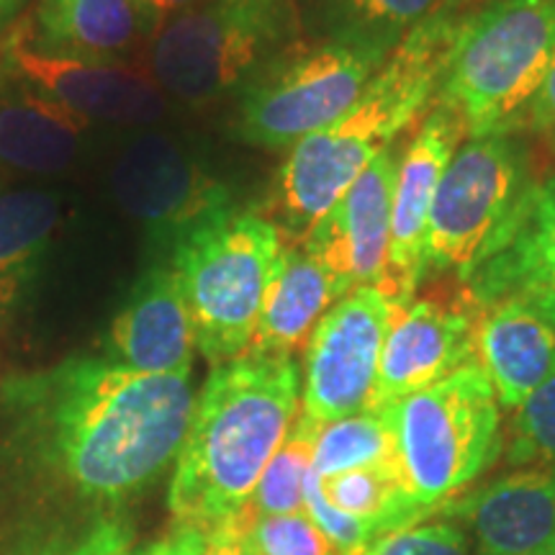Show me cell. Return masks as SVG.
I'll use <instances>...</instances> for the list:
<instances>
[{
	"instance_id": "6da1fadb",
	"label": "cell",
	"mask_w": 555,
	"mask_h": 555,
	"mask_svg": "<svg viewBox=\"0 0 555 555\" xmlns=\"http://www.w3.org/2000/svg\"><path fill=\"white\" fill-rule=\"evenodd\" d=\"M0 404L18 468L80 504L119 506L176 463L196 393L191 373L152 376L73 356L11 376Z\"/></svg>"
},
{
	"instance_id": "7a4b0ae2",
	"label": "cell",
	"mask_w": 555,
	"mask_h": 555,
	"mask_svg": "<svg viewBox=\"0 0 555 555\" xmlns=\"http://www.w3.org/2000/svg\"><path fill=\"white\" fill-rule=\"evenodd\" d=\"M301 412L294 358L245 356L214 365L193 404L168 504L176 525L208 535L249 504Z\"/></svg>"
},
{
	"instance_id": "3957f363",
	"label": "cell",
	"mask_w": 555,
	"mask_h": 555,
	"mask_svg": "<svg viewBox=\"0 0 555 555\" xmlns=\"http://www.w3.org/2000/svg\"><path fill=\"white\" fill-rule=\"evenodd\" d=\"M461 13L440 11L388 54L360 101L288 150L273 180V221L304 240L376 157L427 114L440 88Z\"/></svg>"
},
{
	"instance_id": "277c9868",
	"label": "cell",
	"mask_w": 555,
	"mask_h": 555,
	"mask_svg": "<svg viewBox=\"0 0 555 555\" xmlns=\"http://www.w3.org/2000/svg\"><path fill=\"white\" fill-rule=\"evenodd\" d=\"M283 234L273 219L234 201L214 208L170 249L196 350L221 365L245 356L273 286Z\"/></svg>"
},
{
	"instance_id": "5b68a950",
	"label": "cell",
	"mask_w": 555,
	"mask_h": 555,
	"mask_svg": "<svg viewBox=\"0 0 555 555\" xmlns=\"http://www.w3.org/2000/svg\"><path fill=\"white\" fill-rule=\"evenodd\" d=\"M555 50V0H489L457 21L435 106L466 137L519 131Z\"/></svg>"
},
{
	"instance_id": "8992f818",
	"label": "cell",
	"mask_w": 555,
	"mask_h": 555,
	"mask_svg": "<svg viewBox=\"0 0 555 555\" xmlns=\"http://www.w3.org/2000/svg\"><path fill=\"white\" fill-rule=\"evenodd\" d=\"M298 41V0H201L152 34L147 73L170 103L204 108L245 88Z\"/></svg>"
},
{
	"instance_id": "52a82bcc",
	"label": "cell",
	"mask_w": 555,
	"mask_h": 555,
	"mask_svg": "<svg viewBox=\"0 0 555 555\" xmlns=\"http://www.w3.org/2000/svg\"><path fill=\"white\" fill-rule=\"evenodd\" d=\"M397 468L409 496L440 515L504 450L502 406L478 363L388 404Z\"/></svg>"
},
{
	"instance_id": "ba28073f",
	"label": "cell",
	"mask_w": 555,
	"mask_h": 555,
	"mask_svg": "<svg viewBox=\"0 0 555 555\" xmlns=\"http://www.w3.org/2000/svg\"><path fill=\"white\" fill-rule=\"evenodd\" d=\"M386 60L347 41H298L240 90L234 137L249 147L291 150L356 106Z\"/></svg>"
},
{
	"instance_id": "9c48e42d",
	"label": "cell",
	"mask_w": 555,
	"mask_h": 555,
	"mask_svg": "<svg viewBox=\"0 0 555 555\" xmlns=\"http://www.w3.org/2000/svg\"><path fill=\"white\" fill-rule=\"evenodd\" d=\"M532 178L519 131L463 139L429 211L425 281L455 275L463 283Z\"/></svg>"
},
{
	"instance_id": "30bf717a",
	"label": "cell",
	"mask_w": 555,
	"mask_h": 555,
	"mask_svg": "<svg viewBox=\"0 0 555 555\" xmlns=\"http://www.w3.org/2000/svg\"><path fill=\"white\" fill-rule=\"evenodd\" d=\"M0 69L88 124L150 127L170 111L147 67L47 50L29 18L13 24L0 41Z\"/></svg>"
},
{
	"instance_id": "8fae6325",
	"label": "cell",
	"mask_w": 555,
	"mask_h": 555,
	"mask_svg": "<svg viewBox=\"0 0 555 555\" xmlns=\"http://www.w3.org/2000/svg\"><path fill=\"white\" fill-rule=\"evenodd\" d=\"M393 309L378 286H360L322 317L304 352V414L330 425L371 409Z\"/></svg>"
},
{
	"instance_id": "7c38bea8",
	"label": "cell",
	"mask_w": 555,
	"mask_h": 555,
	"mask_svg": "<svg viewBox=\"0 0 555 555\" xmlns=\"http://www.w3.org/2000/svg\"><path fill=\"white\" fill-rule=\"evenodd\" d=\"M111 191L152 245L172 249L183 232L232 201L206 163L168 134H142L111 165Z\"/></svg>"
},
{
	"instance_id": "4fadbf2b",
	"label": "cell",
	"mask_w": 555,
	"mask_h": 555,
	"mask_svg": "<svg viewBox=\"0 0 555 555\" xmlns=\"http://www.w3.org/2000/svg\"><path fill=\"white\" fill-rule=\"evenodd\" d=\"M476 327L478 307L466 291L457 296H414L393 309L371 409L397 404L463 365L478 363Z\"/></svg>"
},
{
	"instance_id": "5bb4252c",
	"label": "cell",
	"mask_w": 555,
	"mask_h": 555,
	"mask_svg": "<svg viewBox=\"0 0 555 555\" xmlns=\"http://www.w3.org/2000/svg\"><path fill=\"white\" fill-rule=\"evenodd\" d=\"M461 286L476 307L519 298L555 327V170L527 183Z\"/></svg>"
},
{
	"instance_id": "9a60e30c",
	"label": "cell",
	"mask_w": 555,
	"mask_h": 555,
	"mask_svg": "<svg viewBox=\"0 0 555 555\" xmlns=\"http://www.w3.org/2000/svg\"><path fill=\"white\" fill-rule=\"evenodd\" d=\"M466 139L461 121L448 108L427 111L422 127L399 155L393 185L391 240L378 288L393 307L409 304L425 281V240L429 211L455 150Z\"/></svg>"
},
{
	"instance_id": "2e32d148",
	"label": "cell",
	"mask_w": 555,
	"mask_h": 555,
	"mask_svg": "<svg viewBox=\"0 0 555 555\" xmlns=\"http://www.w3.org/2000/svg\"><path fill=\"white\" fill-rule=\"evenodd\" d=\"M399 155V144H393L373 159L307 237L298 240L345 296L360 286H378L384 278Z\"/></svg>"
},
{
	"instance_id": "e0dca14e",
	"label": "cell",
	"mask_w": 555,
	"mask_h": 555,
	"mask_svg": "<svg viewBox=\"0 0 555 555\" xmlns=\"http://www.w3.org/2000/svg\"><path fill=\"white\" fill-rule=\"evenodd\" d=\"M193 356L196 335L183 288L170 262H155L111 319L103 358L139 373L176 376L191 373Z\"/></svg>"
},
{
	"instance_id": "ac0fdd59",
	"label": "cell",
	"mask_w": 555,
	"mask_h": 555,
	"mask_svg": "<svg viewBox=\"0 0 555 555\" xmlns=\"http://www.w3.org/2000/svg\"><path fill=\"white\" fill-rule=\"evenodd\" d=\"M453 517L478 555L555 553V468H522L453 499Z\"/></svg>"
},
{
	"instance_id": "d6986e66",
	"label": "cell",
	"mask_w": 555,
	"mask_h": 555,
	"mask_svg": "<svg viewBox=\"0 0 555 555\" xmlns=\"http://www.w3.org/2000/svg\"><path fill=\"white\" fill-rule=\"evenodd\" d=\"M476 360L494 386L499 406L515 412L555 376V327L519 298L478 307Z\"/></svg>"
},
{
	"instance_id": "ffe728a7",
	"label": "cell",
	"mask_w": 555,
	"mask_h": 555,
	"mask_svg": "<svg viewBox=\"0 0 555 555\" xmlns=\"http://www.w3.org/2000/svg\"><path fill=\"white\" fill-rule=\"evenodd\" d=\"M90 124L0 69V168L60 176L78 165Z\"/></svg>"
},
{
	"instance_id": "44dd1931",
	"label": "cell",
	"mask_w": 555,
	"mask_h": 555,
	"mask_svg": "<svg viewBox=\"0 0 555 555\" xmlns=\"http://www.w3.org/2000/svg\"><path fill=\"white\" fill-rule=\"evenodd\" d=\"M343 296L335 278L311 258L301 242L283 245L275 281L268 291L247 352L294 358L298 347L309 343L322 317Z\"/></svg>"
},
{
	"instance_id": "7402d4cb",
	"label": "cell",
	"mask_w": 555,
	"mask_h": 555,
	"mask_svg": "<svg viewBox=\"0 0 555 555\" xmlns=\"http://www.w3.org/2000/svg\"><path fill=\"white\" fill-rule=\"evenodd\" d=\"M31 24L47 50L111 62H127L155 34L137 0H39Z\"/></svg>"
},
{
	"instance_id": "603a6c76",
	"label": "cell",
	"mask_w": 555,
	"mask_h": 555,
	"mask_svg": "<svg viewBox=\"0 0 555 555\" xmlns=\"http://www.w3.org/2000/svg\"><path fill=\"white\" fill-rule=\"evenodd\" d=\"M60 217L62 201L54 191L0 193V324L18 314L39 283Z\"/></svg>"
},
{
	"instance_id": "cb8c5ba5",
	"label": "cell",
	"mask_w": 555,
	"mask_h": 555,
	"mask_svg": "<svg viewBox=\"0 0 555 555\" xmlns=\"http://www.w3.org/2000/svg\"><path fill=\"white\" fill-rule=\"evenodd\" d=\"M304 31L319 39L347 41L391 54L435 13L448 11V0H298Z\"/></svg>"
},
{
	"instance_id": "d4e9b609",
	"label": "cell",
	"mask_w": 555,
	"mask_h": 555,
	"mask_svg": "<svg viewBox=\"0 0 555 555\" xmlns=\"http://www.w3.org/2000/svg\"><path fill=\"white\" fill-rule=\"evenodd\" d=\"M393 427L388 406H373L365 412L330 422L317 437L311 470L319 478H330L345 470L393 461Z\"/></svg>"
},
{
	"instance_id": "484cf974",
	"label": "cell",
	"mask_w": 555,
	"mask_h": 555,
	"mask_svg": "<svg viewBox=\"0 0 555 555\" xmlns=\"http://www.w3.org/2000/svg\"><path fill=\"white\" fill-rule=\"evenodd\" d=\"M324 425L311 420L304 412H298L294 427L278 448L273 461L268 463L266 474L258 481L253 499L245 506L249 517H275V515H296L307 512L304 502V489L314 463L317 437Z\"/></svg>"
},
{
	"instance_id": "4316f807",
	"label": "cell",
	"mask_w": 555,
	"mask_h": 555,
	"mask_svg": "<svg viewBox=\"0 0 555 555\" xmlns=\"http://www.w3.org/2000/svg\"><path fill=\"white\" fill-rule=\"evenodd\" d=\"M504 455L515 468H555V376L512 412Z\"/></svg>"
},
{
	"instance_id": "83f0119b",
	"label": "cell",
	"mask_w": 555,
	"mask_h": 555,
	"mask_svg": "<svg viewBox=\"0 0 555 555\" xmlns=\"http://www.w3.org/2000/svg\"><path fill=\"white\" fill-rule=\"evenodd\" d=\"M242 545L249 555H339L309 512L275 517H237Z\"/></svg>"
},
{
	"instance_id": "f1b7e54d",
	"label": "cell",
	"mask_w": 555,
	"mask_h": 555,
	"mask_svg": "<svg viewBox=\"0 0 555 555\" xmlns=\"http://www.w3.org/2000/svg\"><path fill=\"white\" fill-rule=\"evenodd\" d=\"M339 555H470V540L461 525L416 522Z\"/></svg>"
},
{
	"instance_id": "f546056e",
	"label": "cell",
	"mask_w": 555,
	"mask_h": 555,
	"mask_svg": "<svg viewBox=\"0 0 555 555\" xmlns=\"http://www.w3.org/2000/svg\"><path fill=\"white\" fill-rule=\"evenodd\" d=\"M304 502H307L309 517L314 519L319 530L327 535L332 545L337 547V553L356 551L371 543V540L380 538L378 530L365 519H358L352 515H345L332 506L322 494V486H319V476L311 470L307 478V489H304Z\"/></svg>"
},
{
	"instance_id": "4dcf8cb0",
	"label": "cell",
	"mask_w": 555,
	"mask_h": 555,
	"mask_svg": "<svg viewBox=\"0 0 555 555\" xmlns=\"http://www.w3.org/2000/svg\"><path fill=\"white\" fill-rule=\"evenodd\" d=\"M124 543H127V532L119 525L101 522L95 530H90L80 540L67 545H47L37 551L11 553V555H124Z\"/></svg>"
},
{
	"instance_id": "1f68e13d",
	"label": "cell",
	"mask_w": 555,
	"mask_h": 555,
	"mask_svg": "<svg viewBox=\"0 0 555 555\" xmlns=\"http://www.w3.org/2000/svg\"><path fill=\"white\" fill-rule=\"evenodd\" d=\"M519 129L538 131V134H543L555 147V50L551 65L545 69L543 86H540L535 99L527 106L522 121H519Z\"/></svg>"
},
{
	"instance_id": "d6a6232c",
	"label": "cell",
	"mask_w": 555,
	"mask_h": 555,
	"mask_svg": "<svg viewBox=\"0 0 555 555\" xmlns=\"http://www.w3.org/2000/svg\"><path fill=\"white\" fill-rule=\"evenodd\" d=\"M206 535L204 532L193 530V527L176 525V530L170 535L155 540V543L142 547L137 553H124V555H204Z\"/></svg>"
},
{
	"instance_id": "836d02e7",
	"label": "cell",
	"mask_w": 555,
	"mask_h": 555,
	"mask_svg": "<svg viewBox=\"0 0 555 555\" xmlns=\"http://www.w3.org/2000/svg\"><path fill=\"white\" fill-rule=\"evenodd\" d=\"M204 555H249L245 551V545H242L237 519H232V522L221 525L217 530L208 532Z\"/></svg>"
},
{
	"instance_id": "e575fe53",
	"label": "cell",
	"mask_w": 555,
	"mask_h": 555,
	"mask_svg": "<svg viewBox=\"0 0 555 555\" xmlns=\"http://www.w3.org/2000/svg\"><path fill=\"white\" fill-rule=\"evenodd\" d=\"M198 3L201 0H137V5L142 9L144 16L150 18V24L155 26V31L165 24V21L176 18L178 13L189 11Z\"/></svg>"
},
{
	"instance_id": "d590c367",
	"label": "cell",
	"mask_w": 555,
	"mask_h": 555,
	"mask_svg": "<svg viewBox=\"0 0 555 555\" xmlns=\"http://www.w3.org/2000/svg\"><path fill=\"white\" fill-rule=\"evenodd\" d=\"M29 3V0H0V34H3L9 26H13V21L21 11H24V5Z\"/></svg>"
},
{
	"instance_id": "8d00e7d4",
	"label": "cell",
	"mask_w": 555,
	"mask_h": 555,
	"mask_svg": "<svg viewBox=\"0 0 555 555\" xmlns=\"http://www.w3.org/2000/svg\"><path fill=\"white\" fill-rule=\"evenodd\" d=\"M483 3H489V0H448V11H455V13H461L463 9H478V5H483Z\"/></svg>"
},
{
	"instance_id": "74e56055",
	"label": "cell",
	"mask_w": 555,
	"mask_h": 555,
	"mask_svg": "<svg viewBox=\"0 0 555 555\" xmlns=\"http://www.w3.org/2000/svg\"><path fill=\"white\" fill-rule=\"evenodd\" d=\"M553 555H555V553H553Z\"/></svg>"
}]
</instances>
